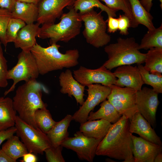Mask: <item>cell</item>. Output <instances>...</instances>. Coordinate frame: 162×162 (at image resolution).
<instances>
[{"mask_svg":"<svg viewBox=\"0 0 162 162\" xmlns=\"http://www.w3.org/2000/svg\"><path fill=\"white\" fill-rule=\"evenodd\" d=\"M129 124V119L124 115L118 122L112 124L98 144L96 155L123 160V162H134Z\"/></svg>","mask_w":162,"mask_h":162,"instance_id":"1","label":"cell"},{"mask_svg":"<svg viewBox=\"0 0 162 162\" xmlns=\"http://www.w3.org/2000/svg\"><path fill=\"white\" fill-rule=\"evenodd\" d=\"M44 88L36 80L26 82L17 88L12 99L14 107L19 117L38 129L34 119L35 112L38 109L47 108V106L42 100Z\"/></svg>","mask_w":162,"mask_h":162,"instance_id":"2","label":"cell"},{"mask_svg":"<svg viewBox=\"0 0 162 162\" xmlns=\"http://www.w3.org/2000/svg\"><path fill=\"white\" fill-rule=\"evenodd\" d=\"M61 46L54 43L44 47L37 43L31 51L36 63L40 74L44 75L55 70L69 68L77 65L80 54L76 49L59 50Z\"/></svg>","mask_w":162,"mask_h":162,"instance_id":"3","label":"cell"},{"mask_svg":"<svg viewBox=\"0 0 162 162\" xmlns=\"http://www.w3.org/2000/svg\"><path fill=\"white\" fill-rule=\"evenodd\" d=\"M69 11L63 13L57 23L45 24L40 27L37 37L50 39L51 45L59 41L68 42L78 35L82 26L80 14L73 6L68 7Z\"/></svg>","mask_w":162,"mask_h":162,"instance_id":"4","label":"cell"},{"mask_svg":"<svg viewBox=\"0 0 162 162\" xmlns=\"http://www.w3.org/2000/svg\"><path fill=\"white\" fill-rule=\"evenodd\" d=\"M139 45L134 37L118 38L116 43L104 47L108 59L102 66L111 70L122 65L143 63L146 54L140 51Z\"/></svg>","mask_w":162,"mask_h":162,"instance_id":"5","label":"cell"},{"mask_svg":"<svg viewBox=\"0 0 162 162\" xmlns=\"http://www.w3.org/2000/svg\"><path fill=\"white\" fill-rule=\"evenodd\" d=\"M102 12H97L93 9L83 14H79L84 22L82 34L86 42L97 48L106 45L111 40L110 35L106 32L107 20H104Z\"/></svg>","mask_w":162,"mask_h":162,"instance_id":"6","label":"cell"},{"mask_svg":"<svg viewBox=\"0 0 162 162\" xmlns=\"http://www.w3.org/2000/svg\"><path fill=\"white\" fill-rule=\"evenodd\" d=\"M15 126L16 133L21 140L29 152L43 154L45 150L52 144L46 134L16 116Z\"/></svg>","mask_w":162,"mask_h":162,"instance_id":"7","label":"cell"},{"mask_svg":"<svg viewBox=\"0 0 162 162\" xmlns=\"http://www.w3.org/2000/svg\"><path fill=\"white\" fill-rule=\"evenodd\" d=\"M16 65L8 70V80H12L13 82L10 88L4 93V96L13 91L19 82L36 80L39 74L35 59L31 52L22 51L17 56Z\"/></svg>","mask_w":162,"mask_h":162,"instance_id":"8","label":"cell"},{"mask_svg":"<svg viewBox=\"0 0 162 162\" xmlns=\"http://www.w3.org/2000/svg\"><path fill=\"white\" fill-rule=\"evenodd\" d=\"M110 86L111 91L107 98V100L120 114L130 119L138 112L136 106L137 91L115 85Z\"/></svg>","mask_w":162,"mask_h":162,"instance_id":"9","label":"cell"},{"mask_svg":"<svg viewBox=\"0 0 162 162\" xmlns=\"http://www.w3.org/2000/svg\"><path fill=\"white\" fill-rule=\"evenodd\" d=\"M102 139L87 137L79 131L74 136L66 138L60 145L75 152L80 159L92 162L97 146Z\"/></svg>","mask_w":162,"mask_h":162,"instance_id":"10","label":"cell"},{"mask_svg":"<svg viewBox=\"0 0 162 162\" xmlns=\"http://www.w3.org/2000/svg\"><path fill=\"white\" fill-rule=\"evenodd\" d=\"M87 87L86 100L73 115V120L80 124L87 121L89 113L96 106L106 100L111 91L110 86L98 84H90Z\"/></svg>","mask_w":162,"mask_h":162,"instance_id":"11","label":"cell"},{"mask_svg":"<svg viewBox=\"0 0 162 162\" xmlns=\"http://www.w3.org/2000/svg\"><path fill=\"white\" fill-rule=\"evenodd\" d=\"M158 93L152 88L144 87L136 93L138 111L154 128L156 126V113L159 104Z\"/></svg>","mask_w":162,"mask_h":162,"instance_id":"12","label":"cell"},{"mask_svg":"<svg viewBox=\"0 0 162 162\" xmlns=\"http://www.w3.org/2000/svg\"><path fill=\"white\" fill-rule=\"evenodd\" d=\"M73 74L74 78L85 86L94 84L110 86L115 85L117 79L113 73L102 65L94 69L80 66L74 70Z\"/></svg>","mask_w":162,"mask_h":162,"instance_id":"13","label":"cell"},{"mask_svg":"<svg viewBox=\"0 0 162 162\" xmlns=\"http://www.w3.org/2000/svg\"><path fill=\"white\" fill-rule=\"evenodd\" d=\"M76 0H40L37 22L40 25L55 23L65 7L73 5Z\"/></svg>","mask_w":162,"mask_h":162,"instance_id":"14","label":"cell"},{"mask_svg":"<svg viewBox=\"0 0 162 162\" xmlns=\"http://www.w3.org/2000/svg\"><path fill=\"white\" fill-rule=\"evenodd\" d=\"M134 162H154L157 155L162 152L161 146L131 134Z\"/></svg>","mask_w":162,"mask_h":162,"instance_id":"15","label":"cell"},{"mask_svg":"<svg viewBox=\"0 0 162 162\" xmlns=\"http://www.w3.org/2000/svg\"><path fill=\"white\" fill-rule=\"evenodd\" d=\"M113 74L116 78L115 85L140 90L144 84L137 66L131 65L118 66Z\"/></svg>","mask_w":162,"mask_h":162,"instance_id":"16","label":"cell"},{"mask_svg":"<svg viewBox=\"0 0 162 162\" xmlns=\"http://www.w3.org/2000/svg\"><path fill=\"white\" fill-rule=\"evenodd\" d=\"M129 120V130L131 134H136L146 140L162 146L160 137L139 112H136Z\"/></svg>","mask_w":162,"mask_h":162,"instance_id":"17","label":"cell"},{"mask_svg":"<svg viewBox=\"0 0 162 162\" xmlns=\"http://www.w3.org/2000/svg\"><path fill=\"white\" fill-rule=\"evenodd\" d=\"M60 91L63 94H68L69 97L74 96L77 104L82 105L84 101V97L85 86L82 85L74 77L69 69L62 72L59 76Z\"/></svg>","mask_w":162,"mask_h":162,"instance_id":"18","label":"cell"},{"mask_svg":"<svg viewBox=\"0 0 162 162\" xmlns=\"http://www.w3.org/2000/svg\"><path fill=\"white\" fill-rule=\"evenodd\" d=\"M38 23L26 24L19 31L14 42L16 48H20L22 51L29 52L37 43V37L40 28Z\"/></svg>","mask_w":162,"mask_h":162,"instance_id":"19","label":"cell"},{"mask_svg":"<svg viewBox=\"0 0 162 162\" xmlns=\"http://www.w3.org/2000/svg\"><path fill=\"white\" fill-rule=\"evenodd\" d=\"M112 124L102 119L87 121L80 124V131L86 136L96 139H102L106 135Z\"/></svg>","mask_w":162,"mask_h":162,"instance_id":"20","label":"cell"},{"mask_svg":"<svg viewBox=\"0 0 162 162\" xmlns=\"http://www.w3.org/2000/svg\"><path fill=\"white\" fill-rule=\"evenodd\" d=\"M11 13L12 17L20 19L26 24L33 23L38 19V5L16 1Z\"/></svg>","mask_w":162,"mask_h":162,"instance_id":"21","label":"cell"},{"mask_svg":"<svg viewBox=\"0 0 162 162\" xmlns=\"http://www.w3.org/2000/svg\"><path fill=\"white\" fill-rule=\"evenodd\" d=\"M73 120V115L68 114L64 118L56 123L46 134L52 146L57 147L69 136L68 128Z\"/></svg>","mask_w":162,"mask_h":162,"instance_id":"22","label":"cell"},{"mask_svg":"<svg viewBox=\"0 0 162 162\" xmlns=\"http://www.w3.org/2000/svg\"><path fill=\"white\" fill-rule=\"evenodd\" d=\"M16 113L12 99L9 97H0V131L14 126Z\"/></svg>","mask_w":162,"mask_h":162,"instance_id":"23","label":"cell"},{"mask_svg":"<svg viewBox=\"0 0 162 162\" xmlns=\"http://www.w3.org/2000/svg\"><path fill=\"white\" fill-rule=\"evenodd\" d=\"M100 106V108L97 111H92L89 113L88 121L102 119L113 124L118 122L122 116L108 100L101 102Z\"/></svg>","mask_w":162,"mask_h":162,"instance_id":"24","label":"cell"},{"mask_svg":"<svg viewBox=\"0 0 162 162\" xmlns=\"http://www.w3.org/2000/svg\"><path fill=\"white\" fill-rule=\"evenodd\" d=\"M132 14L137 23L145 26L148 30H152L155 27L152 20L153 18L147 11L139 0H129Z\"/></svg>","mask_w":162,"mask_h":162,"instance_id":"25","label":"cell"},{"mask_svg":"<svg viewBox=\"0 0 162 162\" xmlns=\"http://www.w3.org/2000/svg\"><path fill=\"white\" fill-rule=\"evenodd\" d=\"M2 149L15 162L18 159L28 152L25 145L20 140L19 137L14 135L2 145Z\"/></svg>","mask_w":162,"mask_h":162,"instance_id":"26","label":"cell"},{"mask_svg":"<svg viewBox=\"0 0 162 162\" xmlns=\"http://www.w3.org/2000/svg\"><path fill=\"white\" fill-rule=\"evenodd\" d=\"M146 54L145 68L151 73L162 74V48H151Z\"/></svg>","mask_w":162,"mask_h":162,"instance_id":"27","label":"cell"},{"mask_svg":"<svg viewBox=\"0 0 162 162\" xmlns=\"http://www.w3.org/2000/svg\"><path fill=\"white\" fill-rule=\"evenodd\" d=\"M73 6L76 11H79L80 14L88 12L96 7L100 9L102 11L105 12L108 16H116V11L109 8L99 0H76Z\"/></svg>","mask_w":162,"mask_h":162,"instance_id":"28","label":"cell"},{"mask_svg":"<svg viewBox=\"0 0 162 162\" xmlns=\"http://www.w3.org/2000/svg\"><path fill=\"white\" fill-rule=\"evenodd\" d=\"M153 47L162 48V25L152 30H148L139 45L138 49L147 50Z\"/></svg>","mask_w":162,"mask_h":162,"instance_id":"29","label":"cell"},{"mask_svg":"<svg viewBox=\"0 0 162 162\" xmlns=\"http://www.w3.org/2000/svg\"><path fill=\"white\" fill-rule=\"evenodd\" d=\"M34 119L38 128L46 134L56 123L46 108L37 110L34 113Z\"/></svg>","mask_w":162,"mask_h":162,"instance_id":"30","label":"cell"},{"mask_svg":"<svg viewBox=\"0 0 162 162\" xmlns=\"http://www.w3.org/2000/svg\"><path fill=\"white\" fill-rule=\"evenodd\" d=\"M104 2L110 9L116 12L122 11L130 21V27L135 28L138 24L136 22L131 12L129 0H99Z\"/></svg>","mask_w":162,"mask_h":162,"instance_id":"31","label":"cell"},{"mask_svg":"<svg viewBox=\"0 0 162 162\" xmlns=\"http://www.w3.org/2000/svg\"><path fill=\"white\" fill-rule=\"evenodd\" d=\"M137 67L144 84L151 86L158 93H162V74L150 73L145 68L142 64H138Z\"/></svg>","mask_w":162,"mask_h":162,"instance_id":"32","label":"cell"},{"mask_svg":"<svg viewBox=\"0 0 162 162\" xmlns=\"http://www.w3.org/2000/svg\"><path fill=\"white\" fill-rule=\"evenodd\" d=\"M26 24L23 21L12 17L10 20L6 30L5 39L6 44L14 42L19 31Z\"/></svg>","mask_w":162,"mask_h":162,"instance_id":"33","label":"cell"},{"mask_svg":"<svg viewBox=\"0 0 162 162\" xmlns=\"http://www.w3.org/2000/svg\"><path fill=\"white\" fill-rule=\"evenodd\" d=\"M12 17L11 12L0 8V41L4 45L5 50L7 45L5 41V32L8 22Z\"/></svg>","mask_w":162,"mask_h":162,"instance_id":"34","label":"cell"},{"mask_svg":"<svg viewBox=\"0 0 162 162\" xmlns=\"http://www.w3.org/2000/svg\"><path fill=\"white\" fill-rule=\"evenodd\" d=\"M63 147L61 145L57 147L51 146L44 151L46 160L48 162H65L62 151Z\"/></svg>","mask_w":162,"mask_h":162,"instance_id":"35","label":"cell"},{"mask_svg":"<svg viewBox=\"0 0 162 162\" xmlns=\"http://www.w3.org/2000/svg\"><path fill=\"white\" fill-rule=\"evenodd\" d=\"M0 41V88L6 87L8 85L7 75L8 72L7 61L5 58Z\"/></svg>","mask_w":162,"mask_h":162,"instance_id":"36","label":"cell"},{"mask_svg":"<svg viewBox=\"0 0 162 162\" xmlns=\"http://www.w3.org/2000/svg\"><path fill=\"white\" fill-rule=\"evenodd\" d=\"M118 20V30L122 35H127L129 34L128 28L130 27V21L124 14H119Z\"/></svg>","mask_w":162,"mask_h":162,"instance_id":"37","label":"cell"},{"mask_svg":"<svg viewBox=\"0 0 162 162\" xmlns=\"http://www.w3.org/2000/svg\"><path fill=\"white\" fill-rule=\"evenodd\" d=\"M107 20V28L109 33H114L118 30V20L112 16H108Z\"/></svg>","mask_w":162,"mask_h":162,"instance_id":"38","label":"cell"},{"mask_svg":"<svg viewBox=\"0 0 162 162\" xmlns=\"http://www.w3.org/2000/svg\"><path fill=\"white\" fill-rule=\"evenodd\" d=\"M16 129L15 126L0 131V146L4 140H7L16 133Z\"/></svg>","mask_w":162,"mask_h":162,"instance_id":"39","label":"cell"},{"mask_svg":"<svg viewBox=\"0 0 162 162\" xmlns=\"http://www.w3.org/2000/svg\"><path fill=\"white\" fill-rule=\"evenodd\" d=\"M16 1V0H0V8L11 12Z\"/></svg>","mask_w":162,"mask_h":162,"instance_id":"40","label":"cell"},{"mask_svg":"<svg viewBox=\"0 0 162 162\" xmlns=\"http://www.w3.org/2000/svg\"><path fill=\"white\" fill-rule=\"evenodd\" d=\"M22 157V160H20L22 162H36L38 161L36 154L28 152L24 154Z\"/></svg>","mask_w":162,"mask_h":162,"instance_id":"41","label":"cell"},{"mask_svg":"<svg viewBox=\"0 0 162 162\" xmlns=\"http://www.w3.org/2000/svg\"><path fill=\"white\" fill-rule=\"evenodd\" d=\"M153 0H140V1L142 5L146 10L149 12L153 5L152 1ZM160 4V7L162 8V0H159Z\"/></svg>","mask_w":162,"mask_h":162,"instance_id":"42","label":"cell"},{"mask_svg":"<svg viewBox=\"0 0 162 162\" xmlns=\"http://www.w3.org/2000/svg\"><path fill=\"white\" fill-rule=\"evenodd\" d=\"M0 162H15L0 148Z\"/></svg>","mask_w":162,"mask_h":162,"instance_id":"43","label":"cell"},{"mask_svg":"<svg viewBox=\"0 0 162 162\" xmlns=\"http://www.w3.org/2000/svg\"><path fill=\"white\" fill-rule=\"evenodd\" d=\"M16 1L28 3H33L38 5L40 0H16Z\"/></svg>","mask_w":162,"mask_h":162,"instance_id":"44","label":"cell"},{"mask_svg":"<svg viewBox=\"0 0 162 162\" xmlns=\"http://www.w3.org/2000/svg\"><path fill=\"white\" fill-rule=\"evenodd\" d=\"M162 162V153H160L158 154L155 157L154 162Z\"/></svg>","mask_w":162,"mask_h":162,"instance_id":"45","label":"cell"},{"mask_svg":"<svg viewBox=\"0 0 162 162\" xmlns=\"http://www.w3.org/2000/svg\"><path fill=\"white\" fill-rule=\"evenodd\" d=\"M106 160V161H108V162H115L114 161H113V160H111V159H110V158H108V159H107Z\"/></svg>","mask_w":162,"mask_h":162,"instance_id":"46","label":"cell"}]
</instances>
